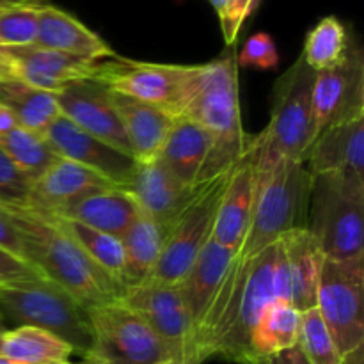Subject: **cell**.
<instances>
[{"mask_svg":"<svg viewBox=\"0 0 364 364\" xmlns=\"http://www.w3.org/2000/svg\"><path fill=\"white\" fill-rule=\"evenodd\" d=\"M7 329H9V327H7V326H6V322H4V320H2V316H0V352H2V343H4V336H6Z\"/></svg>","mask_w":364,"mask_h":364,"instance_id":"cell-47","label":"cell"},{"mask_svg":"<svg viewBox=\"0 0 364 364\" xmlns=\"http://www.w3.org/2000/svg\"><path fill=\"white\" fill-rule=\"evenodd\" d=\"M18 123L16 119H14V114L11 112L7 107L0 105V135L7 134V132H11L13 128H16Z\"/></svg>","mask_w":364,"mask_h":364,"instance_id":"cell-43","label":"cell"},{"mask_svg":"<svg viewBox=\"0 0 364 364\" xmlns=\"http://www.w3.org/2000/svg\"><path fill=\"white\" fill-rule=\"evenodd\" d=\"M116 187L102 174L71 160L60 159L32 183L28 205L41 212L55 213L96 191Z\"/></svg>","mask_w":364,"mask_h":364,"instance_id":"cell-21","label":"cell"},{"mask_svg":"<svg viewBox=\"0 0 364 364\" xmlns=\"http://www.w3.org/2000/svg\"><path fill=\"white\" fill-rule=\"evenodd\" d=\"M279 64V53L272 36L258 32L251 36L242 46L237 55V66L258 68V70H274Z\"/></svg>","mask_w":364,"mask_h":364,"instance_id":"cell-37","label":"cell"},{"mask_svg":"<svg viewBox=\"0 0 364 364\" xmlns=\"http://www.w3.org/2000/svg\"><path fill=\"white\" fill-rule=\"evenodd\" d=\"M233 167L206 181L194 203L178 217L167 233L159 262L146 283L178 284L183 279L201 249L212 238L217 210L230 183Z\"/></svg>","mask_w":364,"mask_h":364,"instance_id":"cell-10","label":"cell"},{"mask_svg":"<svg viewBox=\"0 0 364 364\" xmlns=\"http://www.w3.org/2000/svg\"><path fill=\"white\" fill-rule=\"evenodd\" d=\"M92 340L82 364L174 363L151 327L119 301L89 309Z\"/></svg>","mask_w":364,"mask_h":364,"instance_id":"cell-8","label":"cell"},{"mask_svg":"<svg viewBox=\"0 0 364 364\" xmlns=\"http://www.w3.org/2000/svg\"><path fill=\"white\" fill-rule=\"evenodd\" d=\"M315 71L299 57L276 82L269 127L258 134L259 171L281 159L304 160L313 142Z\"/></svg>","mask_w":364,"mask_h":364,"instance_id":"cell-7","label":"cell"},{"mask_svg":"<svg viewBox=\"0 0 364 364\" xmlns=\"http://www.w3.org/2000/svg\"><path fill=\"white\" fill-rule=\"evenodd\" d=\"M0 82H18L13 60L7 55L4 46H0Z\"/></svg>","mask_w":364,"mask_h":364,"instance_id":"cell-42","label":"cell"},{"mask_svg":"<svg viewBox=\"0 0 364 364\" xmlns=\"http://www.w3.org/2000/svg\"><path fill=\"white\" fill-rule=\"evenodd\" d=\"M41 276L34 267L28 265L25 259L16 258L11 252L0 249V281L21 279V277Z\"/></svg>","mask_w":364,"mask_h":364,"instance_id":"cell-40","label":"cell"},{"mask_svg":"<svg viewBox=\"0 0 364 364\" xmlns=\"http://www.w3.org/2000/svg\"><path fill=\"white\" fill-rule=\"evenodd\" d=\"M343 364H364V347L358 348L352 354H348L347 358H343Z\"/></svg>","mask_w":364,"mask_h":364,"instance_id":"cell-44","label":"cell"},{"mask_svg":"<svg viewBox=\"0 0 364 364\" xmlns=\"http://www.w3.org/2000/svg\"><path fill=\"white\" fill-rule=\"evenodd\" d=\"M4 50L13 60L18 82L41 91L59 92L73 82L95 78L100 66V63L95 60L80 59L36 45L16 48L4 46Z\"/></svg>","mask_w":364,"mask_h":364,"instance_id":"cell-18","label":"cell"},{"mask_svg":"<svg viewBox=\"0 0 364 364\" xmlns=\"http://www.w3.org/2000/svg\"><path fill=\"white\" fill-rule=\"evenodd\" d=\"M364 114V66L358 48L329 70L318 71L313 84V141L331 124Z\"/></svg>","mask_w":364,"mask_h":364,"instance_id":"cell-13","label":"cell"},{"mask_svg":"<svg viewBox=\"0 0 364 364\" xmlns=\"http://www.w3.org/2000/svg\"><path fill=\"white\" fill-rule=\"evenodd\" d=\"M0 148L32 181L38 180L52 164L59 160V155L53 151L45 135L20 127L0 135Z\"/></svg>","mask_w":364,"mask_h":364,"instance_id":"cell-33","label":"cell"},{"mask_svg":"<svg viewBox=\"0 0 364 364\" xmlns=\"http://www.w3.org/2000/svg\"><path fill=\"white\" fill-rule=\"evenodd\" d=\"M210 4H212L213 9L217 11V14H219V18L223 16L224 7H226V0H210Z\"/></svg>","mask_w":364,"mask_h":364,"instance_id":"cell-46","label":"cell"},{"mask_svg":"<svg viewBox=\"0 0 364 364\" xmlns=\"http://www.w3.org/2000/svg\"><path fill=\"white\" fill-rule=\"evenodd\" d=\"M53 215V213H52ZM57 217V215H55ZM60 220V224L64 226V230L75 238L78 245L82 247V251L121 288V290H127V276H124V249L121 244L119 237H114V235L103 233V231L92 230V228L84 226L80 223H75V220L63 219V217H57Z\"/></svg>","mask_w":364,"mask_h":364,"instance_id":"cell-31","label":"cell"},{"mask_svg":"<svg viewBox=\"0 0 364 364\" xmlns=\"http://www.w3.org/2000/svg\"><path fill=\"white\" fill-rule=\"evenodd\" d=\"M311 174L304 160L281 159L259 171L251 226L237 256L249 259L308 224Z\"/></svg>","mask_w":364,"mask_h":364,"instance_id":"cell-4","label":"cell"},{"mask_svg":"<svg viewBox=\"0 0 364 364\" xmlns=\"http://www.w3.org/2000/svg\"><path fill=\"white\" fill-rule=\"evenodd\" d=\"M350 50L347 28L336 16L322 18L306 36L301 55L315 73L334 68Z\"/></svg>","mask_w":364,"mask_h":364,"instance_id":"cell-32","label":"cell"},{"mask_svg":"<svg viewBox=\"0 0 364 364\" xmlns=\"http://www.w3.org/2000/svg\"><path fill=\"white\" fill-rule=\"evenodd\" d=\"M196 66L116 59L100 63L95 80L112 91L180 117Z\"/></svg>","mask_w":364,"mask_h":364,"instance_id":"cell-11","label":"cell"},{"mask_svg":"<svg viewBox=\"0 0 364 364\" xmlns=\"http://www.w3.org/2000/svg\"><path fill=\"white\" fill-rule=\"evenodd\" d=\"M240 364H309L308 359L301 352V348L294 347L288 350L279 352L276 355H269V358H249Z\"/></svg>","mask_w":364,"mask_h":364,"instance_id":"cell-41","label":"cell"},{"mask_svg":"<svg viewBox=\"0 0 364 364\" xmlns=\"http://www.w3.org/2000/svg\"><path fill=\"white\" fill-rule=\"evenodd\" d=\"M2 84L4 82H0V100H2Z\"/></svg>","mask_w":364,"mask_h":364,"instance_id":"cell-49","label":"cell"},{"mask_svg":"<svg viewBox=\"0 0 364 364\" xmlns=\"http://www.w3.org/2000/svg\"><path fill=\"white\" fill-rule=\"evenodd\" d=\"M277 242L249 259L235 255L226 279L217 291L198 331L201 363L223 358L233 363L249 359V340L258 320L277 302L274 263Z\"/></svg>","mask_w":364,"mask_h":364,"instance_id":"cell-1","label":"cell"},{"mask_svg":"<svg viewBox=\"0 0 364 364\" xmlns=\"http://www.w3.org/2000/svg\"><path fill=\"white\" fill-rule=\"evenodd\" d=\"M364 178L350 173L311 176L308 224L323 258H364Z\"/></svg>","mask_w":364,"mask_h":364,"instance_id":"cell-6","label":"cell"},{"mask_svg":"<svg viewBox=\"0 0 364 364\" xmlns=\"http://www.w3.org/2000/svg\"><path fill=\"white\" fill-rule=\"evenodd\" d=\"M166 237V228L142 212L135 217L130 228L121 235V244L124 249L127 290L148 281L159 262Z\"/></svg>","mask_w":364,"mask_h":364,"instance_id":"cell-27","label":"cell"},{"mask_svg":"<svg viewBox=\"0 0 364 364\" xmlns=\"http://www.w3.org/2000/svg\"><path fill=\"white\" fill-rule=\"evenodd\" d=\"M39 6L14 4V6L0 7V46L16 48V46L34 45L38 36Z\"/></svg>","mask_w":364,"mask_h":364,"instance_id":"cell-35","label":"cell"},{"mask_svg":"<svg viewBox=\"0 0 364 364\" xmlns=\"http://www.w3.org/2000/svg\"><path fill=\"white\" fill-rule=\"evenodd\" d=\"M112 100L132 146L134 159L141 164L156 160L176 117L159 107L128 98L116 91H112Z\"/></svg>","mask_w":364,"mask_h":364,"instance_id":"cell-23","label":"cell"},{"mask_svg":"<svg viewBox=\"0 0 364 364\" xmlns=\"http://www.w3.org/2000/svg\"><path fill=\"white\" fill-rule=\"evenodd\" d=\"M2 206L20 231L25 262L64 288L85 309L116 302L123 295V290L82 251L55 215L32 206Z\"/></svg>","mask_w":364,"mask_h":364,"instance_id":"cell-2","label":"cell"},{"mask_svg":"<svg viewBox=\"0 0 364 364\" xmlns=\"http://www.w3.org/2000/svg\"><path fill=\"white\" fill-rule=\"evenodd\" d=\"M212 144V135L201 124L188 117H176L156 160L176 180L194 187L199 185V174L208 159Z\"/></svg>","mask_w":364,"mask_h":364,"instance_id":"cell-25","label":"cell"},{"mask_svg":"<svg viewBox=\"0 0 364 364\" xmlns=\"http://www.w3.org/2000/svg\"><path fill=\"white\" fill-rule=\"evenodd\" d=\"M284 262L291 287V304L299 311L315 308L322 252L306 228L294 230L281 238Z\"/></svg>","mask_w":364,"mask_h":364,"instance_id":"cell-26","label":"cell"},{"mask_svg":"<svg viewBox=\"0 0 364 364\" xmlns=\"http://www.w3.org/2000/svg\"><path fill=\"white\" fill-rule=\"evenodd\" d=\"M0 364H31V363L13 361V359H7V358H4V355H0ZM57 364H73V363H57Z\"/></svg>","mask_w":364,"mask_h":364,"instance_id":"cell-48","label":"cell"},{"mask_svg":"<svg viewBox=\"0 0 364 364\" xmlns=\"http://www.w3.org/2000/svg\"><path fill=\"white\" fill-rule=\"evenodd\" d=\"M203 187L205 183L194 187L181 183L159 160H151L139 162L128 183L121 188L134 198L142 213L162 224L169 233L178 217L194 203Z\"/></svg>","mask_w":364,"mask_h":364,"instance_id":"cell-17","label":"cell"},{"mask_svg":"<svg viewBox=\"0 0 364 364\" xmlns=\"http://www.w3.org/2000/svg\"><path fill=\"white\" fill-rule=\"evenodd\" d=\"M45 139L60 159L71 160L102 174L116 187L128 183L137 169V160L114 146L100 141L59 114L45 130Z\"/></svg>","mask_w":364,"mask_h":364,"instance_id":"cell-16","label":"cell"},{"mask_svg":"<svg viewBox=\"0 0 364 364\" xmlns=\"http://www.w3.org/2000/svg\"><path fill=\"white\" fill-rule=\"evenodd\" d=\"M309 174L350 173L364 178V114L331 124L304 156Z\"/></svg>","mask_w":364,"mask_h":364,"instance_id":"cell-19","label":"cell"},{"mask_svg":"<svg viewBox=\"0 0 364 364\" xmlns=\"http://www.w3.org/2000/svg\"><path fill=\"white\" fill-rule=\"evenodd\" d=\"M34 45L95 63L117 57L105 39L52 4H41L38 7V36Z\"/></svg>","mask_w":364,"mask_h":364,"instance_id":"cell-20","label":"cell"},{"mask_svg":"<svg viewBox=\"0 0 364 364\" xmlns=\"http://www.w3.org/2000/svg\"><path fill=\"white\" fill-rule=\"evenodd\" d=\"M297 347L309 364H343V355L316 308L302 313Z\"/></svg>","mask_w":364,"mask_h":364,"instance_id":"cell-34","label":"cell"},{"mask_svg":"<svg viewBox=\"0 0 364 364\" xmlns=\"http://www.w3.org/2000/svg\"><path fill=\"white\" fill-rule=\"evenodd\" d=\"M237 68L235 55L199 64L188 84L180 117L201 124L213 139L208 159L199 174V185L228 173L251 141V135L245 134L242 127Z\"/></svg>","mask_w":364,"mask_h":364,"instance_id":"cell-3","label":"cell"},{"mask_svg":"<svg viewBox=\"0 0 364 364\" xmlns=\"http://www.w3.org/2000/svg\"><path fill=\"white\" fill-rule=\"evenodd\" d=\"M117 301L137 313L169 348L176 364H203L198 334L178 284L142 283L128 288Z\"/></svg>","mask_w":364,"mask_h":364,"instance_id":"cell-12","label":"cell"},{"mask_svg":"<svg viewBox=\"0 0 364 364\" xmlns=\"http://www.w3.org/2000/svg\"><path fill=\"white\" fill-rule=\"evenodd\" d=\"M302 311L288 302H274L251 333L249 358H269L297 347Z\"/></svg>","mask_w":364,"mask_h":364,"instance_id":"cell-28","label":"cell"},{"mask_svg":"<svg viewBox=\"0 0 364 364\" xmlns=\"http://www.w3.org/2000/svg\"><path fill=\"white\" fill-rule=\"evenodd\" d=\"M235 255L237 252L210 238L183 279L178 283L188 315L194 322L196 334H198L210 306L215 301L220 284L230 272Z\"/></svg>","mask_w":364,"mask_h":364,"instance_id":"cell-22","label":"cell"},{"mask_svg":"<svg viewBox=\"0 0 364 364\" xmlns=\"http://www.w3.org/2000/svg\"><path fill=\"white\" fill-rule=\"evenodd\" d=\"M166 364H176V363H166Z\"/></svg>","mask_w":364,"mask_h":364,"instance_id":"cell-50","label":"cell"},{"mask_svg":"<svg viewBox=\"0 0 364 364\" xmlns=\"http://www.w3.org/2000/svg\"><path fill=\"white\" fill-rule=\"evenodd\" d=\"M139 213L141 210L137 203L127 191L121 187H109L78 199L53 215L121 238Z\"/></svg>","mask_w":364,"mask_h":364,"instance_id":"cell-24","label":"cell"},{"mask_svg":"<svg viewBox=\"0 0 364 364\" xmlns=\"http://www.w3.org/2000/svg\"><path fill=\"white\" fill-rule=\"evenodd\" d=\"M259 178V139L251 137L247 149L233 167L230 183L217 210L212 238L238 252L251 226Z\"/></svg>","mask_w":364,"mask_h":364,"instance_id":"cell-14","label":"cell"},{"mask_svg":"<svg viewBox=\"0 0 364 364\" xmlns=\"http://www.w3.org/2000/svg\"><path fill=\"white\" fill-rule=\"evenodd\" d=\"M0 105L14 114L18 127L45 134L48 124L60 114L57 92L41 91L23 82H4Z\"/></svg>","mask_w":364,"mask_h":364,"instance_id":"cell-30","label":"cell"},{"mask_svg":"<svg viewBox=\"0 0 364 364\" xmlns=\"http://www.w3.org/2000/svg\"><path fill=\"white\" fill-rule=\"evenodd\" d=\"M363 290L364 258H322L315 308L343 358L364 347Z\"/></svg>","mask_w":364,"mask_h":364,"instance_id":"cell-9","label":"cell"},{"mask_svg":"<svg viewBox=\"0 0 364 364\" xmlns=\"http://www.w3.org/2000/svg\"><path fill=\"white\" fill-rule=\"evenodd\" d=\"M34 181L16 167V164L0 148V203L27 206Z\"/></svg>","mask_w":364,"mask_h":364,"instance_id":"cell-36","label":"cell"},{"mask_svg":"<svg viewBox=\"0 0 364 364\" xmlns=\"http://www.w3.org/2000/svg\"><path fill=\"white\" fill-rule=\"evenodd\" d=\"M252 4H255V0H226V7H224V13L219 20L224 41L228 46L237 41L238 32H240L245 18L251 13Z\"/></svg>","mask_w":364,"mask_h":364,"instance_id":"cell-38","label":"cell"},{"mask_svg":"<svg viewBox=\"0 0 364 364\" xmlns=\"http://www.w3.org/2000/svg\"><path fill=\"white\" fill-rule=\"evenodd\" d=\"M0 316L6 326L48 331L78 355L87 352L92 340L89 309L45 276L0 281Z\"/></svg>","mask_w":364,"mask_h":364,"instance_id":"cell-5","label":"cell"},{"mask_svg":"<svg viewBox=\"0 0 364 364\" xmlns=\"http://www.w3.org/2000/svg\"><path fill=\"white\" fill-rule=\"evenodd\" d=\"M57 102L60 114L82 130L134 156L109 85L95 78L73 82L57 92Z\"/></svg>","mask_w":364,"mask_h":364,"instance_id":"cell-15","label":"cell"},{"mask_svg":"<svg viewBox=\"0 0 364 364\" xmlns=\"http://www.w3.org/2000/svg\"><path fill=\"white\" fill-rule=\"evenodd\" d=\"M14 4H48V0H0V7H6V6H14Z\"/></svg>","mask_w":364,"mask_h":364,"instance_id":"cell-45","label":"cell"},{"mask_svg":"<svg viewBox=\"0 0 364 364\" xmlns=\"http://www.w3.org/2000/svg\"><path fill=\"white\" fill-rule=\"evenodd\" d=\"M0 355L20 363L57 364L71 363L70 359L75 355V350L48 331L21 326L7 329Z\"/></svg>","mask_w":364,"mask_h":364,"instance_id":"cell-29","label":"cell"},{"mask_svg":"<svg viewBox=\"0 0 364 364\" xmlns=\"http://www.w3.org/2000/svg\"><path fill=\"white\" fill-rule=\"evenodd\" d=\"M0 249L11 252L16 258L23 259L20 231H18L13 217L7 213V210L2 205H0Z\"/></svg>","mask_w":364,"mask_h":364,"instance_id":"cell-39","label":"cell"}]
</instances>
